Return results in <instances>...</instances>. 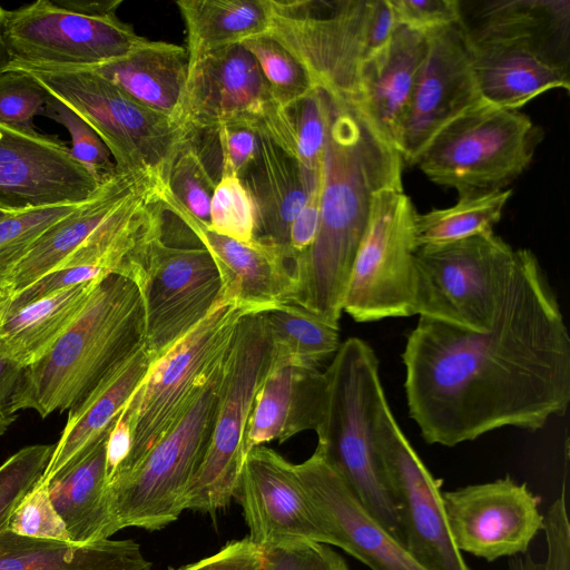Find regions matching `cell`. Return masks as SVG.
Masks as SVG:
<instances>
[{
	"mask_svg": "<svg viewBox=\"0 0 570 570\" xmlns=\"http://www.w3.org/2000/svg\"><path fill=\"white\" fill-rule=\"evenodd\" d=\"M188 68L186 48L145 38L125 56L85 69L106 78L139 104L183 125Z\"/></svg>",
	"mask_w": 570,
	"mask_h": 570,
	"instance_id": "obj_29",
	"label": "cell"
},
{
	"mask_svg": "<svg viewBox=\"0 0 570 570\" xmlns=\"http://www.w3.org/2000/svg\"><path fill=\"white\" fill-rule=\"evenodd\" d=\"M374 436L406 550L428 570H470L449 531L441 481L403 434L385 396L376 409Z\"/></svg>",
	"mask_w": 570,
	"mask_h": 570,
	"instance_id": "obj_17",
	"label": "cell"
},
{
	"mask_svg": "<svg viewBox=\"0 0 570 570\" xmlns=\"http://www.w3.org/2000/svg\"><path fill=\"white\" fill-rule=\"evenodd\" d=\"M63 141L0 124V208L11 214L82 204L100 187Z\"/></svg>",
	"mask_w": 570,
	"mask_h": 570,
	"instance_id": "obj_19",
	"label": "cell"
},
{
	"mask_svg": "<svg viewBox=\"0 0 570 570\" xmlns=\"http://www.w3.org/2000/svg\"><path fill=\"white\" fill-rule=\"evenodd\" d=\"M22 372V366L0 356V436L18 419V414L12 411V399Z\"/></svg>",
	"mask_w": 570,
	"mask_h": 570,
	"instance_id": "obj_51",
	"label": "cell"
},
{
	"mask_svg": "<svg viewBox=\"0 0 570 570\" xmlns=\"http://www.w3.org/2000/svg\"><path fill=\"white\" fill-rule=\"evenodd\" d=\"M80 205L42 207L0 222V288L41 236Z\"/></svg>",
	"mask_w": 570,
	"mask_h": 570,
	"instance_id": "obj_38",
	"label": "cell"
},
{
	"mask_svg": "<svg viewBox=\"0 0 570 570\" xmlns=\"http://www.w3.org/2000/svg\"><path fill=\"white\" fill-rule=\"evenodd\" d=\"M144 346L140 289L132 278L110 273L51 350L23 367L12 411L33 410L42 419L69 411Z\"/></svg>",
	"mask_w": 570,
	"mask_h": 570,
	"instance_id": "obj_4",
	"label": "cell"
},
{
	"mask_svg": "<svg viewBox=\"0 0 570 570\" xmlns=\"http://www.w3.org/2000/svg\"><path fill=\"white\" fill-rule=\"evenodd\" d=\"M99 281L66 288L0 317V356L22 367L41 360L77 321Z\"/></svg>",
	"mask_w": 570,
	"mask_h": 570,
	"instance_id": "obj_31",
	"label": "cell"
},
{
	"mask_svg": "<svg viewBox=\"0 0 570 570\" xmlns=\"http://www.w3.org/2000/svg\"><path fill=\"white\" fill-rule=\"evenodd\" d=\"M130 278L141 293L145 350L153 362L222 301V279L209 252L199 243L169 245L163 235V220L135 253Z\"/></svg>",
	"mask_w": 570,
	"mask_h": 570,
	"instance_id": "obj_13",
	"label": "cell"
},
{
	"mask_svg": "<svg viewBox=\"0 0 570 570\" xmlns=\"http://www.w3.org/2000/svg\"><path fill=\"white\" fill-rule=\"evenodd\" d=\"M235 497L249 529L248 538L261 549L294 541L326 544L295 464L276 451L259 445L246 454Z\"/></svg>",
	"mask_w": 570,
	"mask_h": 570,
	"instance_id": "obj_22",
	"label": "cell"
},
{
	"mask_svg": "<svg viewBox=\"0 0 570 570\" xmlns=\"http://www.w3.org/2000/svg\"><path fill=\"white\" fill-rule=\"evenodd\" d=\"M426 51L425 33L397 24L389 45L361 72L357 104L395 149Z\"/></svg>",
	"mask_w": 570,
	"mask_h": 570,
	"instance_id": "obj_24",
	"label": "cell"
},
{
	"mask_svg": "<svg viewBox=\"0 0 570 570\" xmlns=\"http://www.w3.org/2000/svg\"><path fill=\"white\" fill-rule=\"evenodd\" d=\"M130 448V425L120 413L106 441V488L109 487L118 476L129 455Z\"/></svg>",
	"mask_w": 570,
	"mask_h": 570,
	"instance_id": "obj_50",
	"label": "cell"
},
{
	"mask_svg": "<svg viewBox=\"0 0 570 570\" xmlns=\"http://www.w3.org/2000/svg\"><path fill=\"white\" fill-rule=\"evenodd\" d=\"M261 314L273 343L272 367L297 364L318 368L340 348V327L296 304L278 305Z\"/></svg>",
	"mask_w": 570,
	"mask_h": 570,
	"instance_id": "obj_34",
	"label": "cell"
},
{
	"mask_svg": "<svg viewBox=\"0 0 570 570\" xmlns=\"http://www.w3.org/2000/svg\"><path fill=\"white\" fill-rule=\"evenodd\" d=\"M326 402L316 450L341 474L366 513L404 546L397 511L377 453L374 421L385 396L372 346L350 337L324 371Z\"/></svg>",
	"mask_w": 570,
	"mask_h": 570,
	"instance_id": "obj_5",
	"label": "cell"
},
{
	"mask_svg": "<svg viewBox=\"0 0 570 570\" xmlns=\"http://www.w3.org/2000/svg\"><path fill=\"white\" fill-rule=\"evenodd\" d=\"M11 215H14V214H11V213L6 212V210L0 208V222L3 220L4 218L11 216Z\"/></svg>",
	"mask_w": 570,
	"mask_h": 570,
	"instance_id": "obj_53",
	"label": "cell"
},
{
	"mask_svg": "<svg viewBox=\"0 0 570 570\" xmlns=\"http://www.w3.org/2000/svg\"><path fill=\"white\" fill-rule=\"evenodd\" d=\"M9 69L31 75L91 126L118 171L149 175L165 184L171 160L189 134L181 124L139 104L89 69L19 63H10Z\"/></svg>",
	"mask_w": 570,
	"mask_h": 570,
	"instance_id": "obj_6",
	"label": "cell"
},
{
	"mask_svg": "<svg viewBox=\"0 0 570 570\" xmlns=\"http://www.w3.org/2000/svg\"><path fill=\"white\" fill-rule=\"evenodd\" d=\"M222 164L242 178L254 163L258 151L257 132L245 125H227L216 130Z\"/></svg>",
	"mask_w": 570,
	"mask_h": 570,
	"instance_id": "obj_47",
	"label": "cell"
},
{
	"mask_svg": "<svg viewBox=\"0 0 570 570\" xmlns=\"http://www.w3.org/2000/svg\"><path fill=\"white\" fill-rule=\"evenodd\" d=\"M159 200L212 255L220 275L223 299L250 313L293 304L294 264L284 249L255 238L240 242L214 232L207 223L191 215L165 186L159 189Z\"/></svg>",
	"mask_w": 570,
	"mask_h": 570,
	"instance_id": "obj_21",
	"label": "cell"
},
{
	"mask_svg": "<svg viewBox=\"0 0 570 570\" xmlns=\"http://www.w3.org/2000/svg\"><path fill=\"white\" fill-rule=\"evenodd\" d=\"M511 195L510 188L465 195L460 196L451 207L435 208L424 214L416 213V249L446 245L493 232Z\"/></svg>",
	"mask_w": 570,
	"mask_h": 570,
	"instance_id": "obj_35",
	"label": "cell"
},
{
	"mask_svg": "<svg viewBox=\"0 0 570 570\" xmlns=\"http://www.w3.org/2000/svg\"><path fill=\"white\" fill-rule=\"evenodd\" d=\"M321 181L311 190L307 200L289 229L288 248L293 263L312 246L320 224Z\"/></svg>",
	"mask_w": 570,
	"mask_h": 570,
	"instance_id": "obj_49",
	"label": "cell"
},
{
	"mask_svg": "<svg viewBox=\"0 0 570 570\" xmlns=\"http://www.w3.org/2000/svg\"><path fill=\"white\" fill-rule=\"evenodd\" d=\"M295 469L326 544L344 550L371 570H428L366 513L321 452L315 449Z\"/></svg>",
	"mask_w": 570,
	"mask_h": 570,
	"instance_id": "obj_23",
	"label": "cell"
},
{
	"mask_svg": "<svg viewBox=\"0 0 570 570\" xmlns=\"http://www.w3.org/2000/svg\"><path fill=\"white\" fill-rule=\"evenodd\" d=\"M245 125L296 158L289 110L274 98L254 56L235 45L189 63L183 125L191 132H216Z\"/></svg>",
	"mask_w": 570,
	"mask_h": 570,
	"instance_id": "obj_15",
	"label": "cell"
},
{
	"mask_svg": "<svg viewBox=\"0 0 570 570\" xmlns=\"http://www.w3.org/2000/svg\"><path fill=\"white\" fill-rule=\"evenodd\" d=\"M55 444H32L18 450L0 465V531L21 499L42 475Z\"/></svg>",
	"mask_w": 570,
	"mask_h": 570,
	"instance_id": "obj_42",
	"label": "cell"
},
{
	"mask_svg": "<svg viewBox=\"0 0 570 570\" xmlns=\"http://www.w3.org/2000/svg\"><path fill=\"white\" fill-rule=\"evenodd\" d=\"M515 262L493 232L414 254V315L472 332L492 327Z\"/></svg>",
	"mask_w": 570,
	"mask_h": 570,
	"instance_id": "obj_12",
	"label": "cell"
},
{
	"mask_svg": "<svg viewBox=\"0 0 570 570\" xmlns=\"http://www.w3.org/2000/svg\"><path fill=\"white\" fill-rule=\"evenodd\" d=\"M247 313L222 297L205 320L151 363L121 412L130 425L131 448L115 481L129 473L185 414L224 360Z\"/></svg>",
	"mask_w": 570,
	"mask_h": 570,
	"instance_id": "obj_7",
	"label": "cell"
},
{
	"mask_svg": "<svg viewBox=\"0 0 570 570\" xmlns=\"http://www.w3.org/2000/svg\"><path fill=\"white\" fill-rule=\"evenodd\" d=\"M262 551L261 570H350L340 553L321 542L294 541Z\"/></svg>",
	"mask_w": 570,
	"mask_h": 570,
	"instance_id": "obj_45",
	"label": "cell"
},
{
	"mask_svg": "<svg viewBox=\"0 0 570 570\" xmlns=\"http://www.w3.org/2000/svg\"><path fill=\"white\" fill-rule=\"evenodd\" d=\"M415 215L403 187L375 193L342 307L354 321L414 315Z\"/></svg>",
	"mask_w": 570,
	"mask_h": 570,
	"instance_id": "obj_14",
	"label": "cell"
},
{
	"mask_svg": "<svg viewBox=\"0 0 570 570\" xmlns=\"http://www.w3.org/2000/svg\"><path fill=\"white\" fill-rule=\"evenodd\" d=\"M461 2L459 22L482 99L519 110L538 96L569 90L570 1Z\"/></svg>",
	"mask_w": 570,
	"mask_h": 570,
	"instance_id": "obj_3",
	"label": "cell"
},
{
	"mask_svg": "<svg viewBox=\"0 0 570 570\" xmlns=\"http://www.w3.org/2000/svg\"><path fill=\"white\" fill-rule=\"evenodd\" d=\"M0 570H151L134 540L105 539L88 544L0 531Z\"/></svg>",
	"mask_w": 570,
	"mask_h": 570,
	"instance_id": "obj_30",
	"label": "cell"
},
{
	"mask_svg": "<svg viewBox=\"0 0 570 570\" xmlns=\"http://www.w3.org/2000/svg\"><path fill=\"white\" fill-rule=\"evenodd\" d=\"M442 502L455 548L489 562L528 552L543 528L539 498L510 475L443 491Z\"/></svg>",
	"mask_w": 570,
	"mask_h": 570,
	"instance_id": "obj_18",
	"label": "cell"
},
{
	"mask_svg": "<svg viewBox=\"0 0 570 570\" xmlns=\"http://www.w3.org/2000/svg\"><path fill=\"white\" fill-rule=\"evenodd\" d=\"M151 363L144 346L126 365L105 379L69 410L66 425L39 483L47 484L56 474L78 462L108 438Z\"/></svg>",
	"mask_w": 570,
	"mask_h": 570,
	"instance_id": "obj_28",
	"label": "cell"
},
{
	"mask_svg": "<svg viewBox=\"0 0 570 570\" xmlns=\"http://www.w3.org/2000/svg\"><path fill=\"white\" fill-rule=\"evenodd\" d=\"M267 35L306 70L330 98L358 100L360 77L373 57L376 0H266Z\"/></svg>",
	"mask_w": 570,
	"mask_h": 570,
	"instance_id": "obj_11",
	"label": "cell"
},
{
	"mask_svg": "<svg viewBox=\"0 0 570 570\" xmlns=\"http://www.w3.org/2000/svg\"><path fill=\"white\" fill-rule=\"evenodd\" d=\"M42 116L59 122L68 130L71 154L100 184L118 173L114 158L99 135L66 104L49 95Z\"/></svg>",
	"mask_w": 570,
	"mask_h": 570,
	"instance_id": "obj_41",
	"label": "cell"
},
{
	"mask_svg": "<svg viewBox=\"0 0 570 570\" xmlns=\"http://www.w3.org/2000/svg\"><path fill=\"white\" fill-rule=\"evenodd\" d=\"M425 35L426 56L397 145L407 165L442 128L484 101L459 23Z\"/></svg>",
	"mask_w": 570,
	"mask_h": 570,
	"instance_id": "obj_20",
	"label": "cell"
},
{
	"mask_svg": "<svg viewBox=\"0 0 570 570\" xmlns=\"http://www.w3.org/2000/svg\"><path fill=\"white\" fill-rule=\"evenodd\" d=\"M242 45L254 56L274 98L284 108H289L315 89L297 59L267 33Z\"/></svg>",
	"mask_w": 570,
	"mask_h": 570,
	"instance_id": "obj_37",
	"label": "cell"
},
{
	"mask_svg": "<svg viewBox=\"0 0 570 570\" xmlns=\"http://www.w3.org/2000/svg\"><path fill=\"white\" fill-rule=\"evenodd\" d=\"M168 570H180V568H168Z\"/></svg>",
	"mask_w": 570,
	"mask_h": 570,
	"instance_id": "obj_54",
	"label": "cell"
},
{
	"mask_svg": "<svg viewBox=\"0 0 570 570\" xmlns=\"http://www.w3.org/2000/svg\"><path fill=\"white\" fill-rule=\"evenodd\" d=\"M287 109L293 124L296 159L309 173L322 171L331 119L328 96L315 88Z\"/></svg>",
	"mask_w": 570,
	"mask_h": 570,
	"instance_id": "obj_40",
	"label": "cell"
},
{
	"mask_svg": "<svg viewBox=\"0 0 570 570\" xmlns=\"http://www.w3.org/2000/svg\"><path fill=\"white\" fill-rule=\"evenodd\" d=\"M257 135V156L239 178L255 207L254 238L281 247L292 259L288 248L291 226L311 190L321 181L322 171L305 170L295 157L271 138Z\"/></svg>",
	"mask_w": 570,
	"mask_h": 570,
	"instance_id": "obj_27",
	"label": "cell"
},
{
	"mask_svg": "<svg viewBox=\"0 0 570 570\" xmlns=\"http://www.w3.org/2000/svg\"><path fill=\"white\" fill-rule=\"evenodd\" d=\"M541 136L520 110L482 101L442 128L415 165L459 197L501 190L528 169Z\"/></svg>",
	"mask_w": 570,
	"mask_h": 570,
	"instance_id": "obj_10",
	"label": "cell"
},
{
	"mask_svg": "<svg viewBox=\"0 0 570 570\" xmlns=\"http://www.w3.org/2000/svg\"><path fill=\"white\" fill-rule=\"evenodd\" d=\"M176 6L186 26L189 63L268 31L266 0H179Z\"/></svg>",
	"mask_w": 570,
	"mask_h": 570,
	"instance_id": "obj_33",
	"label": "cell"
},
{
	"mask_svg": "<svg viewBox=\"0 0 570 570\" xmlns=\"http://www.w3.org/2000/svg\"><path fill=\"white\" fill-rule=\"evenodd\" d=\"M263 551L249 538L227 542L218 552L180 570H261Z\"/></svg>",
	"mask_w": 570,
	"mask_h": 570,
	"instance_id": "obj_48",
	"label": "cell"
},
{
	"mask_svg": "<svg viewBox=\"0 0 570 570\" xmlns=\"http://www.w3.org/2000/svg\"><path fill=\"white\" fill-rule=\"evenodd\" d=\"M223 362L179 421L129 473L106 488L117 531L159 530L185 510L187 490L212 440Z\"/></svg>",
	"mask_w": 570,
	"mask_h": 570,
	"instance_id": "obj_8",
	"label": "cell"
},
{
	"mask_svg": "<svg viewBox=\"0 0 570 570\" xmlns=\"http://www.w3.org/2000/svg\"><path fill=\"white\" fill-rule=\"evenodd\" d=\"M2 12L3 8L0 4V73L7 71L10 67L11 57L8 52L7 46L2 36Z\"/></svg>",
	"mask_w": 570,
	"mask_h": 570,
	"instance_id": "obj_52",
	"label": "cell"
},
{
	"mask_svg": "<svg viewBox=\"0 0 570 570\" xmlns=\"http://www.w3.org/2000/svg\"><path fill=\"white\" fill-rule=\"evenodd\" d=\"M49 92L28 72L9 69L0 73V124L38 132L33 118L43 114Z\"/></svg>",
	"mask_w": 570,
	"mask_h": 570,
	"instance_id": "obj_43",
	"label": "cell"
},
{
	"mask_svg": "<svg viewBox=\"0 0 570 570\" xmlns=\"http://www.w3.org/2000/svg\"><path fill=\"white\" fill-rule=\"evenodd\" d=\"M106 440L47 484L73 543L109 539L117 531L106 493Z\"/></svg>",
	"mask_w": 570,
	"mask_h": 570,
	"instance_id": "obj_32",
	"label": "cell"
},
{
	"mask_svg": "<svg viewBox=\"0 0 570 570\" xmlns=\"http://www.w3.org/2000/svg\"><path fill=\"white\" fill-rule=\"evenodd\" d=\"M10 63L89 68L128 53L145 38L117 10L87 13L55 0H37L2 12Z\"/></svg>",
	"mask_w": 570,
	"mask_h": 570,
	"instance_id": "obj_16",
	"label": "cell"
},
{
	"mask_svg": "<svg viewBox=\"0 0 570 570\" xmlns=\"http://www.w3.org/2000/svg\"><path fill=\"white\" fill-rule=\"evenodd\" d=\"M149 180L158 179L145 174L118 171L104 181L87 202L41 236L0 288V298L60 269L95 230Z\"/></svg>",
	"mask_w": 570,
	"mask_h": 570,
	"instance_id": "obj_25",
	"label": "cell"
},
{
	"mask_svg": "<svg viewBox=\"0 0 570 570\" xmlns=\"http://www.w3.org/2000/svg\"><path fill=\"white\" fill-rule=\"evenodd\" d=\"M330 104L320 224L312 246L295 263L293 304L340 327L373 197L383 188L403 187L404 163L356 101L330 98Z\"/></svg>",
	"mask_w": 570,
	"mask_h": 570,
	"instance_id": "obj_2",
	"label": "cell"
},
{
	"mask_svg": "<svg viewBox=\"0 0 570 570\" xmlns=\"http://www.w3.org/2000/svg\"><path fill=\"white\" fill-rule=\"evenodd\" d=\"M208 225L214 232L240 242H250L255 236L253 199L238 176L224 164L212 196Z\"/></svg>",
	"mask_w": 570,
	"mask_h": 570,
	"instance_id": "obj_39",
	"label": "cell"
},
{
	"mask_svg": "<svg viewBox=\"0 0 570 570\" xmlns=\"http://www.w3.org/2000/svg\"><path fill=\"white\" fill-rule=\"evenodd\" d=\"M397 24L419 32L458 24L460 0H389Z\"/></svg>",
	"mask_w": 570,
	"mask_h": 570,
	"instance_id": "obj_46",
	"label": "cell"
},
{
	"mask_svg": "<svg viewBox=\"0 0 570 570\" xmlns=\"http://www.w3.org/2000/svg\"><path fill=\"white\" fill-rule=\"evenodd\" d=\"M6 530L20 537L73 543L55 509L48 484L37 482L12 511Z\"/></svg>",
	"mask_w": 570,
	"mask_h": 570,
	"instance_id": "obj_44",
	"label": "cell"
},
{
	"mask_svg": "<svg viewBox=\"0 0 570 570\" xmlns=\"http://www.w3.org/2000/svg\"><path fill=\"white\" fill-rule=\"evenodd\" d=\"M326 402V377L317 367L284 364L272 367L256 393L245 431V453L303 431L318 429Z\"/></svg>",
	"mask_w": 570,
	"mask_h": 570,
	"instance_id": "obj_26",
	"label": "cell"
},
{
	"mask_svg": "<svg viewBox=\"0 0 570 570\" xmlns=\"http://www.w3.org/2000/svg\"><path fill=\"white\" fill-rule=\"evenodd\" d=\"M273 358L261 312L243 315L223 362L212 440L187 490L185 510L215 517L235 497L246 456V426Z\"/></svg>",
	"mask_w": 570,
	"mask_h": 570,
	"instance_id": "obj_9",
	"label": "cell"
},
{
	"mask_svg": "<svg viewBox=\"0 0 570 570\" xmlns=\"http://www.w3.org/2000/svg\"><path fill=\"white\" fill-rule=\"evenodd\" d=\"M409 414L429 444L455 446L503 426L542 429L570 402V337L548 278L527 248L492 327L419 317L402 353Z\"/></svg>",
	"mask_w": 570,
	"mask_h": 570,
	"instance_id": "obj_1",
	"label": "cell"
},
{
	"mask_svg": "<svg viewBox=\"0 0 570 570\" xmlns=\"http://www.w3.org/2000/svg\"><path fill=\"white\" fill-rule=\"evenodd\" d=\"M217 180L194 135H189L171 160L165 188L191 215L209 224V208Z\"/></svg>",
	"mask_w": 570,
	"mask_h": 570,
	"instance_id": "obj_36",
	"label": "cell"
}]
</instances>
